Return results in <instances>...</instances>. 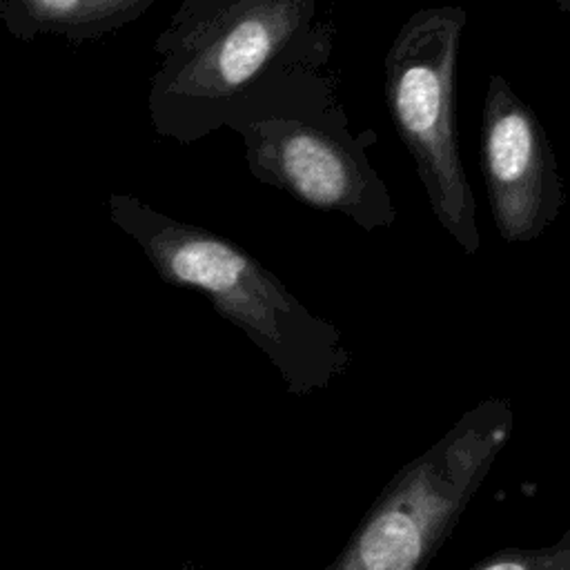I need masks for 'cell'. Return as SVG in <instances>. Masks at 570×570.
<instances>
[{
  "label": "cell",
  "instance_id": "obj_1",
  "mask_svg": "<svg viewBox=\"0 0 570 570\" xmlns=\"http://www.w3.org/2000/svg\"><path fill=\"white\" fill-rule=\"evenodd\" d=\"M327 0H183L154 40V131L180 145L338 102Z\"/></svg>",
  "mask_w": 570,
  "mask_h": 570
},
{
  "label": "cell",
  "instance_id": "obj_2",
  "mask_svg": "<svg viewBox=\"0 0 570 570\" xmlns=\"http://www.w3.org/2000/svg\"><path fill=\"white\" fill-rule=\"evenodd\" d=\"M107 212L160 281L200 292L265 352L289 392H321L347 372L352 356L338 327L305 307L238 243L158 212L131 194L111 191Z\"/></svg>",
  "mask_w": 570,
  "mask_h": 570
},
{
  "label": "cell",
  "instance_id": "obj_3",
  "mask_svg": "<svg viewBox=\"0 0 570 570\" xmlns=\"http://www.w3.org/2000/svg\"><path fill=\"white\" fill-rule=\"evenodd\" d=\"M505 399H485L405 463L325 570H425L512 436Z\"/></svg>",
  "mask_w": 570,
  "mask_h": 570
},
{
  "label": "cell",
  "instance_id": "obj_4",
  "mask_svg": "<svg viewBox=\"0 0 570 570\" xmlns=\"http://www.w3.org/2000/svg\"><path fill=\"white\" fill-rule=\"evenodd\" d=\"M465 22L468 11L459 4L412 11L385 51L383 94L436 223L472 258L481 234L456 129V71Z\"/></svg>",
  "mask_w": 570,
  "mask_h": 570
},
{
  "label": "cell",
  "instance_id": "obj_5",
  "mask_svg": "<svg viewBox=\"0 0 570 570\" xmlns=\"http://www.w3.org/2000/svg\"><path fill=\"white\" fill-rule=\"evenodd\" d=\"M238 136L247 169L263 185L365 232L394 225V200L370 160L379 136L374 127L352 131L341 100L318 111L249 122Z\"/></svg>",
  "mask_w": 570,
  "mask_h": 570
},
{
  "label": "cell",
  "instance_id": "obj_6",
  "mask_svg": "<svg viewBox=\"0 0 570 570\" xmlns=\"http://www.w3.org/2000/svg\"><path fill=\"white\" fill-rule=\"evenodd\" d=\"M481 167L501 240H537L559 218L566 185L552 145L532 107L501 73L488 78L483 98Z\"/></svg>",
  "mask_w": 570,
  "mask_h": 570
},
{
  "label": "cell",
  "instance_id": "obj_7",
  "mask_svg": "<svg viewBox=\"0 0 570 570\" xmlns=\"http://www.w3.org/2000/svg\"><path fill=\"white\" fill-rule=\"evenodd\" d=\"M156 0H0V22L20 42L60 36L71 47L96 42L138 20Z\"/></svg>",
  "mask_w": 570,
  "mask_h": 570
},
{
  "label": "cell",
  "instance_id": "obj_8",
  "mask_svg": "<svg viewBox=\"0 0 570 570\" xmlns=\"http://www.w3.org/2000/svg\"><path fill=\"white\" fill-rule=\"evenodd\" d=\"M470 570H570V528L550 546L497 550Z\"/></svg>",
  "mask_w": 570,
  "mask_h": 570
},
{
  "label": "cell",
  "instance_id": "obj_9",
  "mask_svg": "<svg viewBox=\"0 0 570 570\" xmlns=\"http://www.w3.org/2000/svg\"><path fill=\"white\" fill-rule=\"evenodd\" d=\"M554 2H557L566 13H570V0H554Z\"/></svg>",
  "mask_w": 570,
  "mask_h": 570
}]
</instances>
